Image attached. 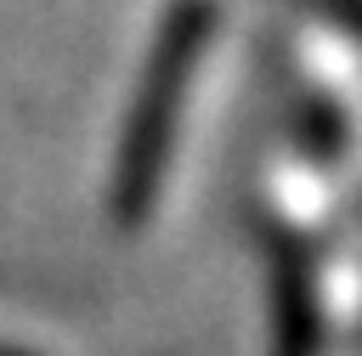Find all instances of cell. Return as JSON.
Returning a JSON list of instances; mask_svg holds the SVG:
<instances>
[{
    "label": "cell",
    "instance_id": "6da1fadb",
    "mask_svg": "<svg viewBox=\"0 0 362 356\" xmlns=\"http://www.w3.org/2000/svg\"><path fill=\"white\" fill-rule=\"evenodd\" d=\"M187 51H192V34H181V40L164 51L158 73H153V96H147L141 136H136V153H130V203H141V192H147V181H153V153H158V141H164V96H175L181 68H187Z\"/></svg>",
    "mask_w": 362,
    "mask_h": 356
}]
</instances>
